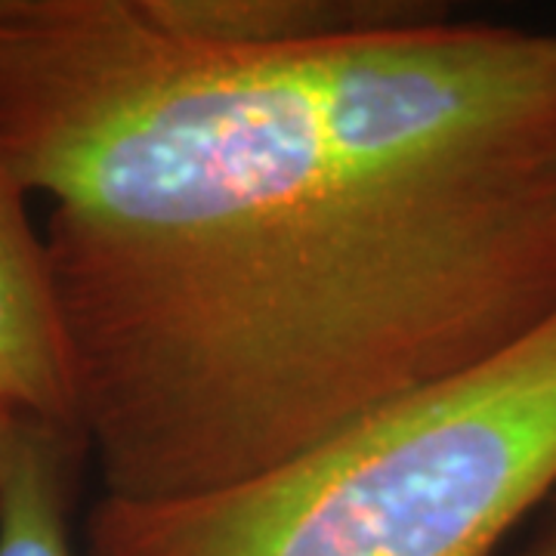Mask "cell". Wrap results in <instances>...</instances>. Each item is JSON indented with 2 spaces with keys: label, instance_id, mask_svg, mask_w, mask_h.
<instances>
[{
  "label": "cell",
  "instance_id": "cell-6",
  "mask_svg": "<svg viewBox=\"0 0 556 556\" xmlns=\"http://www.w3.org/2000/svg\"><path fill=\"white\" fill-rule=\"evenodd\" d=\"M514 556H556V495L541 507L532 535L522 541Z\"/></svg>",
  "mask_w": 556,
  "mask_h": 556
},
{
  "label": "cell",
  "instance_id": "cell-2",
  "mask_svg": "<svg viewBox=\"0 0 556 556\" xmlns=\"http://www.w3.org/2000/svg\"><path fill=\"white\" fill-rule=\"evenodd\" d=\"M556 495V313L526 338L223 492L102 495L90 556H497Z\"/></svg>",
  "mask_w": 556,
  "mask_h": 556
},
{
  "label": "cell",
  "instance_id": "cell-5",
  "mask_svg": "<svg viewBox=\"0 0 556 556\" xmlns=\"http://www.w3.org/2000/svg\"><path fill=\"white\" fill-rule=\"evenodd\" d=\"M87 439L0 415V556H75L72 497Z\"/></svg>",
  "mask_w": 556,
  "mask_h": 556
},
{
  "label": "cell",
  "instance_id": "cell-4",
  "mask_svg": "<svg viewBox=\"0 0 556 556\" xmlns=\"http://www.w3.org/2000/svg\"><path fill=\"white\" fill-rule=\"evenodd\" d=\"M142 10L179 38L232 47H306L448 16L420 0H142Z\"/></svg>",
  "mask_w": 556,
  "mask_h": 556
},
{
  "label": "cell",
  "instance_id": "cell-3",
  "mask_svg": "<svg viewBox=\"0 0 556 556\" xmlns=\"http://www.w3.org/2000/svg\"><path fill=\"white\" fill-rule=\"evenodd\" d=\"M0 415L80 433L78 390L43 236L28 189L0 155ZM87 439V437H84Z\"/></svg>",
  "mask_w": 556,
  "mask_h": 556
},
{
  "label": "cell",
  "instance_id": "cell-1",
  "mask_svg": "<svg viewBox=\"0 0 556 556\" xmlns=\"http://www.w3.org/2000/svg\"><path fill=\"white\" fill-rule=\"evenodd\" d=\"M0 155L50 199L109 497L266 477L556 313V35L232 47L0 0Z\"/></svg>",
  "mask_w": 556,
  "mask_h": 556
}]
</instances>
